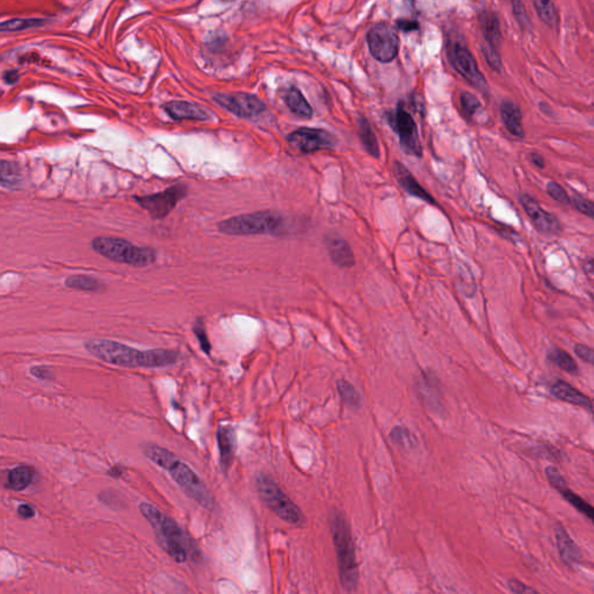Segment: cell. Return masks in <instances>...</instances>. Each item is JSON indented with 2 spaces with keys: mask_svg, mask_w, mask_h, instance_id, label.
Wrapping results in <instances>:
<instances>
[{
  "mask_svg": "<svg viewBox=\"0 0 594 594\" xmlns=\"http://www.w3.org/2000/svg\"><path fill=\"white\" fill-rule=\"evenodd\" d=\"M288 141L303 153L320 151L334 146V136L323 129L300 128L291 132Z\"/></svg>",
  "mask_w": 594,
  "mask_h": 594,
  "instance_id": "cell-13",
  "label": "cell"
},
{
  "mask_svg": "<svg viewBox=\"0 0 594 594\" xmlns=\"http://www.w3.org/2000/svg\"><path fill=\"white\" fill-rule=\"evenodd\" d=\"M555 538L557 545L558 552L561 555L562 560L569 567L576 564L581 558V552L577 545L574 543L571 536L569 535L567 529L563 526H556L555 529Z\"/></svg>",
  "mask_w": 594,
  "mask_h": 594,
  "instance_id": "cell-19",
  "label": "cell"
},
{
  "mask_svg": "<svg viewBox=\"0 0 594 594\" xmlns=\"http://www.w3.org/2000/svg\"><path fill=\"white\" fill-rule=\"evenodd\" d=\"M223 1H234V0H223Z\"/></svg>",
  "mask_w": 594,
  "mask_h": 594,
  "instance_id": "cell-49",
  "label": "cell"
},
{
  "mask_svg": "<svg viewBox=\"0 0 594 594\" xmlns=\"http://www.w3.org/2000/svg\"><path fill=\"white\" fill-rule=\"evenodd\" d=\"M85 347L100 360L126 368H163L175 365L180 359L177 350L163 348L139 350L113 340H89Z\"/></svg>",
  "mask_w": 594,
  "mask_h": 594,
  "instance_id": "cell-1",
  "label": "cell"
},
{
  "mask_svg": "<svg viewBox=\"0 0 594 594\" xmlns=\"http://www.w3.org/2000/svg\"><path fill=\"white\" fill-rule=\"evenodd\" d=\"M193 330H194L195 336L198 338V343H200V346H201L202 350L209 355L210 352H212V345L209 343L208 336H207V332H206V329L205 327H203V323H202L201 320H196V323L194 324Z\"/></svg>",
  "mask_w": 594,
  "mask_h": 594,
  "instance_id": "cell-37",
  "label": "cell"
},
{
  "mask_svg": "<svg viewBox=\"0 0 594 594\" xmlns=\"http://www.w3.org/2000/svg\"><path fill=\"white\" fill-rule=\"evenodd\" d=\"M218 449H220V463L223 472H228L234 462L237 450V436L232 426H220L216 433Z\"/></svg>",
  "mask_w": 594,
  "mask_h": 594,
  "instance_id": "cell-15",
  "label": "cell"
},
{
  "mask_svg": "<svg viewBox=\"0 0 594 594\" xmlns=\"http://www.w3.org/2000/svg\"><path fill=\"white\" fill-rule=\"evenodd\" d=\"M447 53H448L449 62L454 66V69L461 76L465 77L469 83L475 86L476 89L486 94L488 84L482 76V73L479 72L474 56L466 46H461L459 43H453L452 46H448Z\"/></svg>",
  "mask_w": 594,
  "mask_h": 594,
  "instance_id": "cell-11",
  "label": "cell"
},
{
  "mask_svg": "<svg viewBox=\"0 0 594 594\" xmlns=\"http://www.w3.org/2000/svg\"><path fill=\"white\" fill-rule=\"evenodd\" d=\"M574 353L577 354L578 357L581 358V360H584L585 362L588 363H593L594 353L592 348L585 346V345L577 343V345L574 346Z\"/></svg>",
  "mask_w": 594,
  "mask_h": 594,
  "instance_id": "cell-41",
  "label": "cell"
},
{
  "mask_svg": "<svg viewBox=\"0 0 594 594\" xmlns=\"http://www.w3.org/2000/svg\"><path fill=\"white\" fill-rule=\"evenodd\" d=\"M520 202L525 209L526 214L529 215L533 225L540 232L548 234H556L561 232V225L557 218L550 213L543 210L541 206L538 205L531 196L522 195Z\"/></svg>",
  "mask_w": 594,
  "mask_h": 594,
  "instance_id": "cell-14",
  "label": "cell"
},
{
  "mask_svg": "<svg viewBox=\"0 0 594 594\" xmlns=\"http://www.w3.org/2000/svg\"><path fill=\"white\" fill-rule=\"evenodd\" d=\"M367 43L372 56L381 63H389L395 60L400 49L397 32L388 23L372 27L367 34Z\"/></svg>",
  "mask_w": 594,
  "mask_h": 594,
  "instance_id": "cell-8",
  "label": "cell"
},
{
  "mask_svg": "<svg viewBox=\"0 0 594 594\" xmlns=\"http://www.w3.org/2000/svg\"><path fill=\"white\" fill-rule=\"evenodd\" d=\"M512 6H513V13H514L517 21H518L522 30L529 28L531 21H529V14H527V11H526L522 0H512Z\"/></svg>",
  "mask_w": 594,
  "mask_h": 594,
  "instance_id": "cell-38",
  "label": "cell"
},
{
  "mask_svg": "<svg viewBox=\"0 0 594 594\" xmlns=\"http://www.w3.org/2000/svg\"><path fill=\"white\" fill-rule=\"evenodd\" d=\"M222 107L228 109L234 115L244 119H251L260 115L265 112L266 106L257 96L248 93H234V94H218L215 96Z\"/></svg>",
  "mask_w": 594,
  "mask_h": 594,
  "instance_id": "cell-12",
  "label": "cell"
},
{
  "mask_svg": "<svg viewBox=\"0 0 594 594\" xmlns=\"http://www.w3.org/2000/svg\"><path fill=\"white\" fill-rule=\"evenodd\" d=\"M534 6L538 17L549 27L557 25V12L552 0H534Z\"/></svg>",
  "mask_w": 594,
  "mask_h": 594,
  "instance_id": "cell-31",
  "label": "cell"
},
{
  "mask_svg": "<svg viewBox=\"0 0 594 594\" xmlns=\"http://www.w3.org/2000/svg\"><path fill=\"white\" fill-rule=\"evenodd\" d=\"M479 25H481V30H482L483 35H484V39H486V43L484 44L497 48L499 42L502 40L500 25H499L497 15L493 12L484 11L479 15Z\"/></svg>",
  "mask_w": 594,
  "mask_h": 594,
  "instance_id": "cell-21",
  "label": "cell"
},
{
  "mask_svg": "<svg viewBox=\"0 0 594 594\" xmlns=\"http://www.w3.org/2000/svg\"><path fill=\"white\" fill-rule=\"evenodd\" d=\"M570 203L574 205V208L577 209L578 212L581 214L586 215L590 218L594 217V205L593 202L590 201L588 198H583L581 195H574Z\"/></svg>",
  "mask_w": 594,
  "mask_h": 594,
  "instance_id": "cell-35",
  "label": "cell"
},
{
  "mask_svg": "<svg viewBox=\"0 0 594 594\" xmlns=\"http://www.w3.org/2000/svg\"><path fill=\"white\" fill-rule=\"evenodd\" d=\"M329 522L337 554L340 583L345 591H354L359 581V569L350 525L345 515L338 510L331 512Z\"/></svg>",
  "mask_w": 594,
  "mask_h": 594,
  "instance_id": "cell-3",
  "label": "cell"
},
{
  "mask_svg": "<svg viewBox=\"0 0 594 594\" xmlns=\"http://www.w3.org/2000/svg\"><path fill=\"white\" fill-rule=\"evenodd\" d=\"M500 113H502L503 122L512 135L515 137H524L522 114L520 108L511 101H505L502 103Z\"/></svg>",
  "mask_w": 594,
  "mask_h": 594,
  "instance_id": "cell-22",
  "label": "cell"
},
{
  "mask_svg": "<svg viewBox=\"0 0 594 594\" xmlns=\"http://www.w3.org/2000/svg\"><path fill=\"white\" fill-rule=\"evenodd\" d=\"M21 182L20 171L13 163L0 162V187L12 189Z\"/></svg>",
  "mask_w": 594,
  "mask_h": 594,
  "instance_id": "cell-28",
  "label": "cell"
},
{
  "mask_svg": "<svg viewBox=\"0 0 594 594\" xmlns=\"http://www.w3.org/2000/svg\"><path fill=\"white\" fill-rule=\"evenodd\" d=\"M482 51L484 53V56H486V60L488 65L491 66L492 69L497 71V72H500V70H502V60H500L497 48L488 46V44H483Z\"/></svg>",
  "mask_w": 594,
  "mask_h": 594,
  "instance_id": "cell-36",
  "label": "cell"
},
{
  "mask_svg": "<svg viewBox=\"0 0 594 594\" xmlns=\"http://www.w3.org/2000/svg\"><path fill=\"white\" fill-rule=\"evenodd\" d=\"M66 287L78 291H99L103 289V286L96 277L89 275H72L65 280Z\"/></svg>",
  "mask_w": 594,
  "mask_h": 594,
  "instance_id": "cell-26",
  "label": "cell"
},
{
  "mask_svg": "<svg viewBox=\"0 0 594 594\" xmlns=\"http://www.w3.org/2000/svg\"><path fill=\"white\" fill-rule=\"evenodd\" d=\"M143 453L150 461L169 472L186 495L194 499L206 510L214 511L216 504L208 488L186 463L179 460L178 456L168 449L152 443L143 446Z\"/></svg>",
  "mask_w": 594,
  "mask_h": 594,
  "instance_id": "cell-2",
  "label": "cell"
},
{
  "mask_svg": "<svg viewBox=\"0 0 594 594\" xmlns=\"http://www.w3.org/2000/svg\"><path fill=\"white\" fill-rule=\"evenodd\" d=\"M123 470H125V469H123L121 466L113 467V468L109 470L108 475L113 476V477H120V476L122 475Z\"/></svg>",
  "mask_w": 594,
  "mask_h": 594,
  "instance_id": "cell-48",
  "label": "cell"
},
{
  "mask_svg": "<svg viewBox=\"0 0 594 594\" xmlns=\"http://www.w3.org/2000/svg\"><path fill=\"white\" fill-rule=\"evenodd\" d=\"M393 172L396 175L397 182L402 186V189H405L406 193H409L412 196L419 198L423 201L429 202L431 205H434V198L418 184L415 177L410 173L409 170L406 169L403 164L400 162H395L393 164Z\"/></svg>",
  "mask_w": 594,
  "mask_h": 594,
  "instance_id": "cell-17",
  "label": "cell"
},
{
  "mask_svg": "<svg viewBox=\"0 0 594 594\" xmlns=\"http://www.w3.org/2000/svg\"><path fill=\"white\" fill-rule=\"evenodd\" d=\"M461 106H462L465 115L470 119L481 108V103L472 93L465 92L461 94Z\"/></svg>",
  "mask_w": 594,
  "mask_h": 594,
  "instance_id": "cell-34",
  "label": "cell"
},
{
  "mask_svg": "<svg viewBox=\"0 0 594 594\" xmlns=\"http://www.w3.org/2000/svg\"><path fill=\"white\" fill-rule=\"evenodd\" d=\"M286 105L288 108L291 109V112L301 116V118H311L312 116V108L308 103L307 99L304 98L303 94L301 93L300 89L296 87H291L286 93Z\"/></svg>",
  "mask_w": 594,
  "mask_h": 594,
  "instance_id": "cell-24",
  "label": "cell"
},
{
  "mask_svg": "<svg viewBox=\"0 0 594 594\" xmlns=\"http://www.w3.org/2000/svg\"><path fill=\"white\" fill-rule=\"evenodd\" d=\"M397 27H398V30H403V32H413V30L419 28V25L417 21L398 20L397 21Z\"/></svg>",
  "mask_w": 594,
  "mask_h": 594,
  "instance_id": "cell-44",
  "label": "cell"
},
{
  "mask_svg": "<svg viewBox=\"0 0 594 594\" xmlns=\"http://www.w3.org/2000/svg\"><path fill=\"white\" fill-rule=\"evenodd\" d=\"M358 126H359V135H360L361 142H362L367 152L375 158H379L380 157V146H379V142H377V135L370 126V123L368 122V120L360 118Z\"/></svg>",
  "mask_w": 594,
  "mask_h": 594,
  "instance_id": "cell-25",
  "label": "cell"
},
{
  "mask_svg": "<svg viewBox=\"0 0 594 594\" xmlns=\"http://www.w3.org/2000/svg\"><path fill=\"white\" fill-rule=\"evenodd\" d=\"M547 191H548V194L554 200L560 202V203H563V205H569L570 203V198L567 194V191H564V189H562L561 186L556 184V182H549L548 185H547Z\"/></svg>",
  "mask_w": 594,
  "mask_h": 594,
  "instance_id": "cell-39",
  "label": "cell"
},
{
  "mask_svg": "<svg viewBox=\"0 0 594 594\" xmlns=\"http://www.w3.org/2000/svg\"><path fill=\"white\" fill-rule=\"evenodd\" d=\"M18 515L23 519L33 518L34 515H35V510L32 506L28 505V504H23V505L19 506Z\"/></svg>",
  "mask_w": 594,
  "mask_h": 594,
  "instance_id": "cell-45",
  "label": "cell"
},
{
  "mask_svg": "<svg viewBox=\"0 0 594 594\" xmlns=\"http://www.w3.org/2000/svg\"><path fill=\"white\" fill-rule=\"evenodd\" d=\"M41 25H43V21L40 19H13L0 23V32H18Z\"/></svg>",
  "mask_w": 594,
  "mask_h": 594,
  "instance_id": "cell-33",
  "label": "cell"
},
{
  "mask_svg": "<svg viewBox=\"0 0 594 594\" xmlns=\"http://www.w3.org/2000/svg\"><path fill=\"white\" fill-rule=\"evenodd\" d=\"M548 359L555 363L558 368L568 372L569 374H577L578 366L574 358L565 352V350H560V348H554L548 353Z\"/></svg>",
  "mask_w": 594,
  "mask_h": 594,
  "instance_id": "cell-29",
  "label": "cell"
},
{
  "mask_svg": "<svg viewBox=\"0 0 594 594\" xmlns=\"http://www.w3.org/2000/svg\"><path fill=\"white\" fill-rule=\"evenodd\" d=\"M164 108L172 119L177 121H180V120L206 121L209 119L208 113L206 112L205 109L187 101H172V103H166Z\"/></svg>",
  "mask_w": 594,
  "mask_h": 594,
  "instance_id": "cell-18",
  "label": "cell"
},
{
  "mask_svg": "<svg viewBox=\"0 0 594 594\" xmlns=\"http://www.w3.org/2000/svg\"><path fill=\"white\" fill-rule=\"evenodd\" d=\"M337 389L340 397H341V400H343L347 405L355 407V409L361 405L360 395L358 393L357 389L354 388L353 384H350L348 381L338 380Z\"/></svg>",
  "mask_w": 594,
  "mask_h": 594,
  "instance_id": "cell-32",
  "label": "cell"
},
{
  "mask_svg": "<svg viewBox=\"0 0 594 594\" xmlns=\"http://www.w3.org/2000/svg\"><path fill=\"white\" fill-rule=\"evenodd\" d=\"M510 588H511V591L514 592V593H536L535 590L529 588L527 585L524 584L522 581H517V579H512V581H510Z\"/></svg>",
  "mask_w": 594,
  "mask_h": 594,
  "instance_id": "cell-43",
  "label": "cell"
},
{
  "mask_svg": "<svg viewBox=\"0 0 594 594\" xmlns=\"http://www.w3.org/2000/svg\"><path fill=\"white\" fill-rule=\"evenodd\" d=\"M558 492L561 493L562 497L567 500V502L570 504V505L574 506V509L577 510L578 512H581V514H584L585 517H588L590 520H593L594 519V510L592 507V505H590L588 503L585 502L584 499L581 498L579 495H576L572 490L568 488V486H563V488H560Z\"/></svg>",
  "mask_w": 594,
  "mask_h": 594,
  "instance_id": "cell-27",
  "label": "cell"
},
{
  "mask_svg": "<svg viewBox=\"0 0 594 594\" xmlns=\"http://www.w3.org/2000/svg\"><path fill=\"white\" fill-rule=\"evenodd\" d=\"M5 82L7 84H14L19 80V75H18L17 71H8V72L5 73Z\"/></svg>",
  "mask_w": 594,
  "mask_h": 594,
  "instance_id": "cell-47",
  "label": "cell"
},
{
  "mask_svg": "<svg viewBox=\"0 0 594 594\" xmlns=\"http://www.w3.org/2000/svg\"><path fill=\"white\" fill-rule=\"evenodd\" d=\"M187 186L177 184L162 193L136 196L135 200L153 220H163L178 205V202L187 195Z\"/></svg>",
  "mask_w": 594,
  "mask_h": 594,
  "instance_id": "cell-9",
  "label": "cell"
},
{
  "mask_svg": "<svg viewBox=\"0 0 594 594\" xmlns=\"http://www.w3.org/2000/svg\"><path fill=\"white\" fill-rule=\"evenodd\" d=\"M284 217L279 213L257 212L239 215L220 222L218 232L229 236L273 234L281 228Z\"/></svg>",
  "mask_w": 594,
  "mask_h": 594,
  "instance_id": "cell-6",
  "label": "cell"
},
{
  "mask_svg": "<svg viewBox=\"0 0 594 594\" xmlns=\"http://www.w3.org/2000/svg\"><path fill=\"white\" fill-rule=\"evenodd\" d=\"M327 250L330 253L331 260L340 267H352L355 264L353 251L346 241L341 238H332L327 243Z\"/></svg>",
  "mask_w": 594,
  "mask_h": 594,
  "instance_id": "cell-20",
  "label": "cell"
},
{
  "mask_svg": "<svg viewBox=\"0 0 594 594\" xmlns=\"http://www.w3.org/2000/svg\"><path fill=\"white\" fill-rule=\"evenodd\" d=\"M30 374H32L33 377H37V379H40V380L43 381L53 380V379L51 370L44 366L33 367V368L30 369Z\"/></svg>",
  "mask_w": 594,
  "mask_h": 594,
  "instance_id": "cell-42",
  "label": "cell"
},
{
  "mask_svg": "<svg viewBox=\"0 0 594 594\" xmlns=\"http://www.w3.org/2000/svg\"><path fill=\"white\" fill-rule=\"evenodd\" d=\"M255 486L265 505L281 520L291 525H297L303 522V513L270 476L266 474H258L255 477Z\"/></svg>",
  "mask_w": 594,
  "mask_h": 594,
  "instance_id": "cell-7",
  "label": "cell"
},
{
  "mask_svg": "<svg viewBox=\"0 0 594 594\" xmlns=\"http://www.w3.org/2000/svg\"><path fill=\"white\" fill-rule=\"evenodd\" d=\"M531 162L534 163L535 165L540 168V169H543L545 168V159L542 157L541 155H538V153H531Z\"/></svg>",
  "mask_w": 594,
  "mask_h": 594,
  "instance_id": "cell-46",
  "label": "cell"
},
{
  "mask_svg": "<svg viewBox=\"0 0 594 594\" xmlns=\"http://www.w3.org/2000/svg\"><path fill=\"white\" fill-rule=\"evenodd\" d=\"M35 469L30 466H19L12 469L7 475L6 488L13 491H23L33 483Z\"/></svg>",
  "mask_w": 594,
  "mask_h": 594,
  "instance_id": "cell-23",
  "label": "cell"
},
{
  "mask_svg": "<svg viewBox=\"0 0 594 594\" xmlns=\"http://www.w3.org/2000/svg\"><path fill=\"white\" fill-rule=\"evenodd\" d=\"M92 248L109 260L135 267H146L157 260L153 248H139L121 238L96 237L92 241Z\"/></svg>",
  "mask_w": 594,
  "mask_h": 594,
  "instance_id": "cell-5",
  "label": "cell"
},
{
  "mask_svg": "<svg viewBox=\"0 0 594 594\" xmlns=\"http://www.w3.org/2000/svg\"><path fill=\"white\" fill-rule=\"evenodd\" d=\"M389 125L400 137V146L404 151L407 155L420 157L423 153V148L420 144L416 122L402 105L397 107L395 113L390 114Z\"/></svg>",
  "mask_w": 594,
  "mask_h": 594,
  "instance_id": "cell-10",
  "label": "cell"
},
{
  "mask_svg": "<svg viewBox=\"0 0 594 594\" xmlns=\"http://www.w3.org/2000/svg\"><path fill=\"white\" fill-rule=\"evenodd\" d=\"M550 393H552V396L556 397L558 400H563V402H567V403L581 406L588 411H592V409H593V403H592L590 397L581 393L571 384H569L563 380L555 381L550 386Z\"/></svg>",
  "mask_w": 594,
  "mask_h": 594,
  "instance_id": "cell-16",
  "label": "cell"
},
{
  "mask_svg": "<svg viewBox=\"0 0 594 594\" xmlns=\"http://www.w3.org/2000/svg\"><path fill=\"white\" fill-rule=\"evenodd\" d=\"M545 475H547V479H548L550 486L556 488L557 491L560 488L567 486L564 477L561 475V472H558L557 468L548 467V468L545 469Z\"/></svg>",
  "mask_w": 594,
  "mask_h": 594,
  "instance_id": "cell-40",
  "label": "cell"
},
{
  "mask_svg": "<svg viewBox=\"0 0 594 594\" xmlns=\"http://www.w3.org/2000/svg\"><path fill=\"white\" fill-rule=\"evenodd\" d=\"M139 511L151 525L159 543L170 555V557L178 563L187 561L189 549H191V541L184 529L178 525V522L148 503H142L139 505Z\"/></svg>",
  "mask_w": 594,
  "mask_h": 594,
  "instance_id": "cell-4",
  "label": "cell"
},
{
  "mask_svg": "<svg viewBox=\"0 0 594 594\" xmlns=\"http://www.w3.org/2000/svg\"><path fill=\"white\" fill-rule=\"evenodd\" d=\"M389 438L395 445L403 449L415 448L418 443L416 436H413L412 433L404 426L393 427L390 432Z\"/></svg>",
  "mask_w": 594,
  "mask_h": 594,
  "instance_id": "cell-30",
  "label": "cell"
}]
</instances>
